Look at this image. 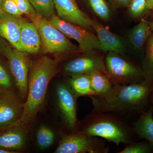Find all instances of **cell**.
Returning a JSON list of instances; mask_svg holds the SVG:
<instances>
[{
  "label": "cell",
  "instance_id": "cell-1",
  "mask_svg": "<svg viewBox=\"0 0 153 153\" xmlns=\"http://www.w3.org/2000/svg\"><path fill=\"white\" fill-rule=\"evenodd\" d=\"M153 83L146 80L134 84H114L106 94L91 97L94 113H113L123 116H139L151 105Z\"/></svg>",
  "mask_w": 153,
  "mask_h": 153
},
{
  "label": "cell",
  "instance_id": "cell-2",
  "mask_svg": "<svg viewBox=\"0 0 153 153\" xmlns=\"http://www.w3.org/2000/svg\"><path fill=\"white\" fill-rule=\"evenodd\" d=\"M59 62L47 56L36 60L28 75V91L22 117L15 124L27 127L44 108L50 80L56 74Z\"/></svg>",
  "mask_w": 153,
  "mask_h": 153
},
{
  "label": "cell",
  "instance_id": "cell-3",
  "mask_svg": "<svg viewBox=\"0 0 153 153\" xmlns=\"http://www.w3.org/2000/svg\"><path fill=\"white\" fill-rule=\"evenodd\" d=\"M90 136L97 137L114 143L127 144L135 141L137 137L132 125L119 115L113 113H94L88 116L80 131Z\"/></svg>",
  "mask_w": 153,
  "mask_h": 153
},
{
  "label": "cell",
  "instance_id": "cell-4",
  "mask_svg": "<svg viewBox=\"0 0 153 153\" xmlns=\"http://www.w3.org/2000/svg\"><path fill=\"white\" fill-rule=\"evenodd\" d=\"M33 22L41 37L42 53L57 54L81 51L79 47L72 44L49 20L38 15Z\"/></svg>",
  "mask_w": 153,
  "mask_h": 153
},
{
  "label": "cell",
  "instance_id": "cell-5",
  "mask_svg": "<svg viewBox=\"0 0 153 153\" xmlns=\"http://www.w3.org/2000/svg\"><path fill=\"white\" fill-rule=\"evenodd\" d=\"M109 52L105 64L107 74L114 84H134L145 80L141 68L120 56Z\"/></svg>",
  "mask_w": 153,
  "mask_h": 153
},
{
  "label": "cell",
  "instance_id": "cell-6",
  "mask_svg": "<svg viewBox=\"0 0 153 153\" xmlns=\"http://www.w3.org/2000/svg\"><path fill=\"white\" fill-rule=\"evenodd\" d=\"M109 147L104 140L79 131L66 135L59 142L55 153H107Z\"/></svg>",
  "mask_w": 153,
  "mask_h": 153
},
{
  "label": "cell",
  "instance_id": "cell-7",
  "mask_svg": "<svg viewBox=\"0 0 153 153\" xmlns=\"http://www.w3.org/2000/svg\"><path fill=\"white\" fill-rule=\"evenodd\" d=\"M25 53L9 45L1 54L7 60L18 93L23 100L27 98L29 72V61Z\"/></svg>",
  "mask_w": 153,
  "mask_h": 153
},
{
  "label": "cell",
  "instance_id": "cell-8",
  "mask_svg": "<svg viewBox=\"0 0 153 153\" xmlns=\"http://www.w3.org/2000/svg\"><path fill=\"white\" fill-rule=\"evenodd\" d=\"M58 108L66 128L70 133L78 129L76 119L77 97L68 82H60L56 86Z\"/></svg>",
  "mask_w": 153,
  "mask_h": 153
},
{
  "label": "cell",
  "instance_id": "cell-9",
  "mask_svg": "<svg viewBox=\"0 0 153 153\" xmlns=\"http://www.w3.org/2000/svg\"><path fill=\"white\" fill-rule=\"evenodd\" d=\"M49 21L66 37L76 41L79 44L81 52L93 49L101 50V45L97 36L85 28L65 22L55 15L52 16Z\"/></svg>",
  "mask_w": 153,
  "mask_h": 153
},
{
  "label": "cell",
  "instance_id": "cell-10",
  "mask_svg": "<svg viewBox=\"0 0 153 153\" xmlns=\"http://www.w3.org/2000/svg\"><path fill=\"white\" fill-rule=\"evenodd\" d=\"M22 100L15 90L0 91V130L15 124L22 117Z\"/></svg>",
  "mask_w": 153,
  "mask_h": 153
},
{
  "label": "cell",
  "instance_id": "cell-11",
  "mask_svg": "<svg viewBox=\"0 0 153 153\" xmlns=\"http://www.w3.org/2000/svg\"><path fill=\"white\" fill-rule=\"evenodd\" d=\"M57 16L60 19L86 30L92 29L90 19L76 4L74 0H53Z\"/></svg>",
  "mask_w": 153,
  "mask_h": 153
},
{
  "label": "cell",
  "instance_id": "cell-12",
  "mask_svg": "<svg viewBox=\"0 0 153 153\" xmlns=\"http://www.w3.org/2000/svg\"><path fill=\"white\" fill-rule=\"evenodd\" d=\"M64 70L70 77L80 74H89L95 71L107 74L103 59L99 56L94 55L82 56L71 60L66 63Z\"/></svg>",
  "mask_w": 153,
  "mask_h": 153
},
{
  "label": "cell",
  "instance_id": "cell-13",
  "mask_svg": "<svg viewBox=\"0 0 153 153\" xmlns=\"http://www.w3.org/2000/svg\"><path fill=\"white\" fill-rule=\"evenodd\" d=\"M20 45L21 51L25 53L36 54L41 51V40L35 23L21 19Z\"/></svg>",
  "mask_w": 153,
  "mask_h": 153
},
{
  "label": "cell",
  "instance_id": "cell-14",
  "mask_svg": "<svg viewBox=\"0 0 153 153\" xmlns=\"http://www.w3.org/2000/svg\"><path fill=\"white\" fill-rule=\"evenodd\" d=\"M21 18H16L3 11L0 13V36L11 46L20 51Z\"/></svg>",
  "mask_w": 153,
  "mask_h": 153
},
{
  "label": "cell",
  "instance_id": "cell-15",
  "mask_svg": "<svg viewBox=\"0 0 153 153\" xmlns=\"http://www.w3.org/2000/svg\"><path fill=\"white\" fill-rule=\"evenodd\" d=\"M26 128L14 124L0 130V148L7 150L16 151L25 146L27 138Z\"/></svg>",
  "mask_w": 153,
  "mask_h": 153
},
{
  "label": "cell",
  "instance_id": "cell-16",
  "mask_svg": "<svg viewBox=\"0 0 153 153\" xmlns=\"http://www.w3.org/2000/svg\"><path fill=\"white\" fill-rule=\"evenodd\" d=\"M91 26L97 34L102 51L115 52L120 55L125 53V49L123 43L117 36L110 31L108 28L97 21L93 20Z\"/></svg>",
  "mask_w": 153,
  "mask_h": 153
},
{
  "label": "cell",
  "instance_id": "cell-17",
  "mask_svg": "<svg viewBox=\"0 0 153 153\" xmlns=\"http://www.w3.org/2000/svg\"><path fill=\"white\" fill-rule=\"evenodd\" d=\"M153 106L151 104L132 125L137 137L146 140L153 146Z\"/></svg>",
  "mask_w": 153,
  "mask_h": 153
},
{
  "label": "cell",
  "instance_id": "cell-18",
  "mask_svg": "<svg viewBox=\"0 0 153 153\" xmlns=\"http://www.w3.org/2000/svg\"><path fill=\"white\" fill-rule=\"evenodd\" d=\"M152 32L147 20L140 19L139 23L131 30L128 36L130 43L134 50L141 51L146 47L147 41Z\"/></svg>",
  "mask_w": 153,
  "mask_h": 153
},
{
  "label": "cell",
  "instance_id": "cell-19",
  "mask_svg": "<svg viewBox=\"0 0 153 153\" xmlns=\"http://www.w3.org/2000/svg\"><path fill=\"white\" fill-rule=\"evenodd\" d=\"M67 82L77 97L83 96L91 97L97 95L91 86L89 74L71 76Z\"/></svg>",
  "mask_w": 153,
  "mask_h": 153
},
{
  "label": "cell",
  "instance_id": "cell-20",
  "mask_svg": "<svg viewBox=\"0 0 153 153\" xmlns=\"http://www.w3.org/2000/svg\"><path fill=\"white\" fill-rule=\"evenodd\" d=\"M89 75L91 86L97 96L106 94L114 84L107 74L101 71H94Z\"/></svg>",
  "mask_w": 153,
  "mask_h": 153
},
{
  "label": "cell",
  "instance_id": "cell-21",
  "mask_svg": "<svg viewBox=\"0 0 153 153\" xmlns=\"http://www.w3.org/2000/svg\"><path fill=\"white\" fill-rule=\"evenodd\" d=\"M141 68L145 80L153 83V32L146 43Z\"/></svg>",
  "mask_w": 153,
  "mask_h": 153
},
{
  "label": "cell",
  "instance_id": "cell-22",
  "mask_svg": "<svg viewBox=\"0 0 153 153\" xmlns=\"http://www.w3.org/2000/svg\"><path fill=\"white\" fill-rule=\"evenodd\" d=\"M38 15L50 20L55 14V6L53 0H29Z\"/></svg>",
  "mask_w": 153,
  "mask_h": 153
},
{
  "label": "cell",
  "instance_id": "cell-23",
  "mask_svg": "<svg viewBox=\"0 0 153 153\" xmlns=\"http://www.w3.org/2000/svg\"><path fill=\"white\" fill-rule=\"evenodd\" d=\"M55 134L52 130L43 125L38 129L37 134V142L39 147L44 150L50 147L55 140Z\"/></svg>",
  "mask_w": 153,
  "mask_h": 153
},
{
  "label": "cell",
  "instance_id": "cell-24",
  "mask_svg": "<svg viewBox=\"0 0 153 153\" xmlns=\"http://www.w3.org/2000/svg\"><path fill=\"white\" fill-rule=\"evenodd\" d=\"M16 88L15 80L8 65L6 66L0 60V91L15 90Z\"/></svg>",
  "mask_w": 153,
  "mask_h": 153
},
{
  "label": "cell",
  "instance_id": "cell-25",
  "mask_svg": "<svg viewBox=\"0 0 153 153\" xmlns=\"http://www.w3.org/2000/svg\"><path fill=\"white\" fill-rule=\"evenodd\" d=\"M153 152V146L145 140L141 142L136 141L126 144L125 147L119 153H151Z\"/></svg>",
  "mask_w": 153,
  "mask_h": 153
},
{
  "label": "cell",
  "instance_id": "cell-26",
  "mask_svg": "<svg viewBox=\"0 0 153 153\" xmlns=\"http://www.w3.org/2000/svg\"><path fill=\"white\" fill-rule=\"evenodd\" d=\"M127 7L130 16L136 19L140 18L149 11L146 0H129Z\"/></svg>",
  "mask_w": 153,
  "mask_h": 153
},
{
  "label": "cell",
  "instance_id": "cell-27",
  "mask_svg": "<svg viewBox=\"0 0 153 153\" xmlns=\"http://www.w3.org/2000/svg\"><path fill=\"white\" fill-rule=\"evenodd\" d=\"M91 8L98 17L103 20H108L110 11L105 0H88Z\"/></svg>",
  "mask_w": 153,
  "mask_h": 153
},
{
  "label": "cell",
  "instance_id": "cell-28",
  "mask_svg": "<svg viewBox=\"0 0 153 153\" xmlns=\"http://www.w3.org/2000/svg\"><path fill=\"white\" fill-rule=\"evenodd\" d=\"M19 10L23 14L26 15L28 19L33 22L38 14L31 4L29 0H14Z\"/></svg>",
  "mask_w": 153,
  "mask_h": 153
},
{
  "label": "cell",
  "instance_id": "cell-29",
  "mask_svg": "<svg viewBox=\"0 0 153 153\" xmlns=\"http://www.w3.org/2000/svg\"><path fill=\"white\" fill-rule=\"evenodd\" d=\"M0 7L5 13L19 19L22 17L23 14L19 10L14 0H1Z\"/></svg>",
  "mask_w": 153,
  "mask_h": 153
},
{
  "label": "cell",
  "instance_id": "cell-30",
  "mask_svg": "<svg viewBox=\"0 0 153 153\" xmlns=\"http://www.w3.org/2000/svg\"><path fill=\"white\" fill-rule=\"evenodd\" d=\"M114 5L118 7H127L129 0H110Z\"/></svg>",
  "mask_w": 153,
  "mask_h": 153
},
{
  "label": "cell",
  "instance_id": "cell-31",
  "mask_svg": "<svg viewBox=\"0 0 153 153\" xmlns=\"http://www.w3.org/2000/svg\"><path fill=\"white\" fill-rule=\"evenodd\" d=\"M9 45L7 41L0 36V54L1 55L3 51Z\"/></svg>",
  "mask_w": 153,
  "mask_h": 153
},
{
  "label": "cell",
  "instance_id": "cell-32",
  "mask_svg": "<svg viewBox=\"0 0 153 153\" xmlns=\"http://www.w3.org/2000/svg\"><path fill=\"white\" fill-rule=\"evenodd\" d=\"M146 1L149 10L153 11V0H146Z\"/></svg>",
  "mask_w": 153,
  "mask_h": 153
},
{
  "label": "cell",
  "instance_id": "cell-33",
  "mask_svg": "<svg viewBox=\"0 0 153 153\" xmlns=\"http://www.w3.org/2000/svg\"><path fill=\"white\" fill-rule=\"evenodd\" d=\"M16 153L15 152L7 150L4 149H1L0 148V153Z\"/></svg>",
  "mask_w": 153,
  "mask_h": 153
},
{
  "label": "cell",
  "instance_id": "cell-34",
  "mask_svg": "<svg viewBox=\"0 0 153 153\" xmlns=\"http://www.w3.org/2000/svg\"><path fill=\"white\" fill-rule=\"evenodd\" d=\"M150 101L151 104L153 106V87L150 96Z\"/></svg>",
  "mask_w": 153,
  "mask_h": 153
},
{
  "label": "cell",
  "instance_id": "cell-35",
  "mask_svg": "<svg viewBox=\"0 0 153 153\" xmlns=\"http://www.w3.org/2000/svg\"><path fill=\"white\" fill-rule=\"evenodd\" d=\"M148 24H149V26L150 28L152 31L153 32V21H148Z\"/></svg>",
  "mask_w": 153,
  "mask_h": 153
},
{
  "label": "cell",
  "instance_id": "cell-36",
  "mask_svg": "<svg viewBox=\"0 0 153 153\" xmlns=\"http://www.w3.org/2000/svg\"><path fill=\"white\" fill-rule=\"evenodd\" d=\"M1 0H0V4H1ZM2 11V10H1V7H0V13H1V12Z\"/></svg>",
  "mask_w": 153,
  "mask_h": 153
},
{
  "label": "cell",
  "instance_id": "cell-37",
  "mask_svg": "<svg viewBox=\"0 0 153 153\" xmlns=\"http://www.w3.org/2000/svg\"><path fill=\"white\" fill-rule=\"evenodd\" d=\"M152 16H153V14H152Z\"/></svg>",
  "mask_w": 153,
  "mask_h": 153
}]
</instances>
